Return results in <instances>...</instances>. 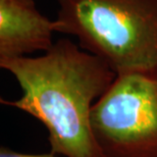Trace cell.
<instances>
[{
	"instance_id": "obj_2",
	"label": "cell",
	"mask_w": 157,
	"mask_h": 157,
	"mask_svg": "<svg viewBox=\"0 0 157 157\" xmlns=\"http://www.w3.org/2000/svg\"><path fill=\"white\" fill-rule=\"evenodd\" d=\"M54 31L117 74L157 67V0H58Z\"/></svg>"
},
{
	"instance_id": "obj_4",
	"label": "cell",
	"mask_w": 157,
	"mask_h": 157,
	"mask_svg": "<svg viewBox=\"0 0 157 157\" xmlns=\"http://www.w3.org/2000/svg\"><path fill=\"white\" fill-rule=\"evenodd\" d=\"M54 21L34 0H0V59L23 57L53 46Z\"/></svg>"
},
{
	"instance_id": "obj_5",
	"label": "cell",
	"mask_w": 157,
	"mask_h": 157,
	"mask_svg": "<svg viewBox=\"0 0 157 157\" xmlns=\"http://www.w3.org/2000/svg\"><path fill=\"white\" fill-rule=\"evenodd\" d=\"M0 157H57V155L52 152L43 153V154H28V153H20L15 152L12 150L6 148V147H1L0 149Z\"/></svg>"
},
{
	"instance_id": "obj_3",
	"label": "cell",
	"mask_w": 157,
	"mask_h": 157,
	"mask_svg": "<svg viewBox=\"0 0 157 157\" xmlns=\"http://www.w3.org/2000/svg\"><path fill=\"white\" fill-rule=\"evenodd\" d=\"M91 125L106 157H157V67L117 74Z\"/></svg>"
},
{
	"instance_id": "obj_1",
	"label": "cell",
	"mask_w": 157,
	"mask_h": 157,
	"mask_svg": "<svg viewBox=\"0 0 157 157\" xmlns=\"http://www.w3.org/2000/svg\"><path fill=\"white\" fill-rule=\"evenodd\" d=\"M23 94L1 99L39 121L48 132L50 152L64 157H106L94 137L91 112L117 74L99 56L60 39L39 57L0 59Z\"/></svg>"
}]
</instances>
